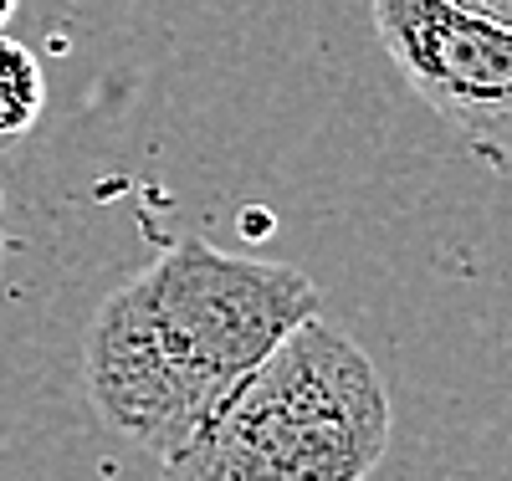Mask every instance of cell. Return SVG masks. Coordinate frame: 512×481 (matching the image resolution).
Masks as SVG:
<instances>
[{"label":"cell","mask_w":512,"mask_h":481,"mask_svg":"<svg viewBox=\"0 0 512 481\" xmlns=\"http://www.w3.org/2000/svg\"><path fill=\"white\" fill-rule=\"evenodd\" d=\"M323 292L282 261L200 236L108 292L82 338V389L108 430L175 461L277 343L318 318Z\"/></svg>","instance_id":"cell-1"},{"label":"cell","mask_w":512,"mask_h":481,"mask_svg":"<svg viewBox=\"0 0 512 481\" xmlns=\"http://www.w3.org/2000/svg\"><path fill=\"white\" fill-rule=\"evenodd\" d=\"M390 446V395L369 354L308 318L164 461V481H369Z\"/></svg>","instance_id":"cell-2"},{"label":"cell","mask_w":512,"mask_h":481,"mask_svg":"<svg viewBox=\"0 0 512 481\" xmlns=\"http://www.w3.org/2000/svg\"><path fill=\"white\" fill-rule=\"evenodd\" d=\"M379 47L410 93L472 139L512 128V31L451 0H369Z\"/></svg>","instance_id":"cell-3"},{"label":"cell","mask_w":512,"mask_h":481,"mask_svg":"<svg viewBox=\"0 0 512 481\" xmlns=\"http://www.w3.org/2000/svg\"><path fill=\"white\" fill-rule=\"evenodd\" d=\"M41 103H47V87H41V67L36 57L0 31V149L16 144L26 128L36 123Z\"/></svg>","instance_id":"cell-4"},{"label":"cell","mask_w":512,"mask_h":481,"mask_svg":"<svg viewBox=\"0 0 512 481\" xmlns=\"http://www.w3.org/2000/svg\"><path fill=\"white\" fill-rule=\"evenodd\" d=\"M451 6L466 11V16H482V21H492L502 31H512V0H451Z\"/></svg>","instance_id":"cell-5"},{"label":"cell","mask_w":512,"mask_h":481,"mask_svg":"<svg viewBox=\"0 0 512 481\" xmlns=\"http://www.w3.org/2000/svg\"><path fill=\"white\" fill-rule=\"evenodd\" d=\"M11 11H16V0H0V31H6V21H11Z\"/></svg>","instance_id":"cell-6"}]
</instances>
